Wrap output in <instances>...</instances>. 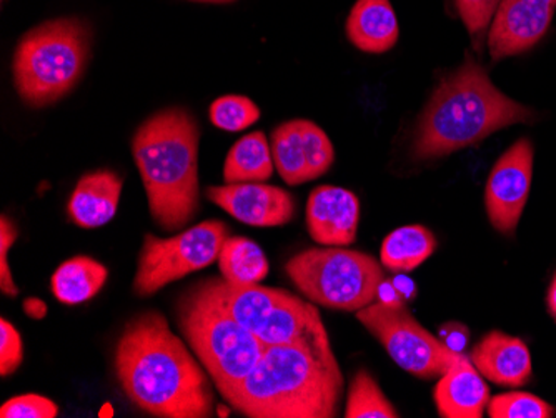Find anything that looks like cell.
<instances>
[{
	"mask_svg": "<svg viewBox=\"0 0 556 418\" xmlns=\"http://www.w3.org/2000/svg\"><path fill=\"white\" fill-rule=\"evenodd\" d=\"M483 379L502 387H523L532 377V354L527 343L508 333H486L470 354Z\"/></svg>",
	"mask_w": 556,
	"mask_h": 418,
	"instance_id": "obj_16",
	"label": "cell"
},
{
	"mask_svg": "<svg viewBox=\"0 0 556 418\" xmlns=\"http://www.w3.org/2000/svg\"><path fill=\"white\" fill-rule=\"evenodd\" d=\"M58 415V405L36 393L11 398L0 407L2 418H55Z\"/></svg>",
	"mask_w": 556,
	"mask_h": 418,
	"instance_id": "obj_28",
	"label": "cell"
},
{
	"mask_svg": "<svg viewBox=\"0 0 556 418\" xmlns=\"http://www.w3.org/2000/svg\"><path fill=\"white\" fill-rule=\"evenodd\" d=\"M109 270L93 258L79 255L59 265L50 287L62 304L77 305L96 297L108 282Z\"/></svg>",
	"mask_w": 556,
	"mask_h": 418,
	"instance_id": "obj_20",
	"label": "cell"
},
{
	"mask_svg": "<svg viewBox=\"0 0 556 418\" xmlns=\"http://www.w3.org/2000/svg\"><path fill=\"white\" fill-rule=\"evenodd\" d=\"M361 202L343 187L320 186L307 202L308 233L325 248H346L357 239Z\"/></svg>",
	"mask_w": 556,
	"mask_h": 418,
	"instance_id": "obj_15",
	"label": "cell"
},
{
	"mask_svg": "<svg viewBox=\"0 0 556 418\" xmlns=\"http://www.w3.org/2000/svg\"><path fill=\"white\" fill-rule=\"evenodd\" d=\"M205 195L247 226H286L295 217V199L292 193L280 187L265 186L264 182L208 187Z\"/></svg>",
	"mask_w": 556,
	"mask_h": 418,
	"instance_id": "obj_14",
	"label": "cell"
},
{
	"mask_svg": "<svg viewBox=\"0 0 556 418\" xmlns=\"http://www.w3.org/2000/svg\"><path fill=\"white\" fill-rule=\"evenodd\" d=\"M532 180L533 143L520 139L496 161L486 180V215L503 236H511L520 224Z\"/></svg>",
	"mask_w": 556,
	"mask_h": 418,
	"instance_id": "obj_11",
	"label": "cell"
},
{
	"mask_svg": "<svg viewBox=\"0 0 556 418\" xmlns=\"http://www.w3.org/2000/svg\"><path fill=\"white\" fill-rule=\"evenodd\" d=\"M286 273L314 304L355 314L377 301L383 282L377 258L343 248L300 252L287 262Z\"/></svg>",
	"mask_w": 556,
	"mask_h": 418,
	"instance_id": "obj_7",
	"label": "cell"
},
{
	"mask_svg": "<svg viewBox=\"0 0 556 418\" xmlns=\"http://www.w3.org/2000/svg\"><path fill=\"white\" fill-rule=\"evenodd\" d=\"M536 114L493 86L471 55L437 87L415 127V161L445 157L515 124H532Z\"/></svg>",
	"mask_w": 556,
	"mask_h": 418,
	"instance_id": "obj_3",
	"label": "cell"
},
{
	"mask_svg": "<svg viewBox=\"0 0 556 418\" xmlns=\"http://www.w3.org/2000/svg\"><path fill=\"white\" fill-rule=\"evenodd\" d=\"M271 155L278 176L289 186L311 182L336 161L332 140L312 121H289L271 134Z\"/></svg>",
	"mask_w": 556,
	"mask_h": 418,
	"instance_id": "obj_12",
	"label": "cell"
},
{
	"mask_svg": "<svg viewBox=\"0 0 556 418\" xmlns=\"http://www.w3.org/2000/svg\"><path fill=\"white\" fill-rule=\"evenodd\" d=\"M199 139L195 118L180 107L147 118L132 139L150 214L168 232L186 227L199 211Z\"/></svg>",
	"mask_w": 556,
	"mask_h": 418,
	"instance_id": "obj_4",
	"label": "cell"
},
{
	"mask_svg": "<svg viewBox=\"0 0 556 418\" xmlns=\"http://www.w3.org/2000/svg\"><path fill=\"white\" fill-rule=\"evenodd\" d=\"M200 287L267 347L295 342L321 322L317 307L287 290L236 286L224 279L205 280Z\"/></svg>",
	"mask_w": 556,
	"mask_h": 418,
	"instance_id": "obj_8",
	"label": "cell"
},
{
	"mask_svg": "<svg viewBox=\"0 0 556 418\" xmlns=\"http://www.w3.org/2000/svg\"><path fill=\"white\" fill-rule=\"evenodd\" d=\"M346 418H395L396 408L390 404L370 373L361 370L350 383L346 397Z\"/></svg>",
	"mask_w": 556,
	"mask_h": 418,
	"instance_id": "obj_24",
	"label": "cell"
},
{
	"mask_svg": "<svg viewBox=\"0 0 556 418\" xmlns=\"http://www.w3.org/2000/svg\"><path fill=\"white\" fill-rule=\"evenodd\" d=\"M90 30L80 18H55L25 34L15 49L12 74L25 104L46 107L67 96L86 71Z\"/></svg>",
	"mask_w": 556,
	"mask_h": 418,
	"instance_id": "obj_5",
	"label": "cell"
},
{
	"mask_svg": "<svg viewBox=\"0 0 556 418\" xmlns=\"http://www.w3.org/2000/svg\"><path fill=\"white\" fill-rule=\"evenodd\" d=\"M227 239L229 227L220 220H205L170 239L147 233L134 279V292L140 297H150L168 283L208 267L218 261Z\"/></svg>",
	"mask_w": 556,
	"mask_h": 418,
	"instance_id": "obj_10",
	"label": "cell"
},
{
	"mask_svg": "<svg viewBox=\"0 0 556 418\" xmlns=\"http://www.w3.org/2000/svg\"><path fill=\"white\" fill-rule=\"evenodd\" d=\"M490 418H552L555 408L533 393L508 392L490 398Z\"/></svg>",
	"mask_w": 556,
	"mask_h": 418,
	"instance_id": "obj_26",
	"label": "cell"
},
{
	"mask_svg": "<svg viewBox=\"0 0 556 418\" xmlns=\"http://www.w3.org/2000/svg\"><path fill=\"white\" fill-rule=\"evenodd\" d=\"M343 376L324 322L295 342L265 349L254 370L224 401L250 418H333Z\"/></svg>",
	"mask_w": 556,
	"mask_h": 418,
	"instance_id": "obj_2",
	"label": "cell"
},
{
	"mask_svg": "<svg viewBox=\"0 0 556 418\" xmlns=\"http://www.w3.org/2000/svg\"><path fill=\"white\" fill-rule=\"evenodd\" d=\"M17 240V229L14 224L9 220L5 215L0 218V255H2V265H0V290L9 295V297H17L18 289L15 286L14 279H12L11 268L8 265V252L9 248L14 245Z\"/></svg>",
	"mask_w": 556,
	"mask_h": 418,
	"instance_id": "obj_30",
	"label": "cell"
},
{
	"mask_svg": "<svg viewBox=\"0 0 556 418\" xmlns=\"http://www.w3.org/2000/svg\"><path fill=\"white\" fill-rule=\"evenodd\" d=\"M346 37L367 54L389 52L399 40V18L390 0H357L345 24Z\"/></svg>",
	"mask_w": 556,
	"mask_h": 418,
	"instance_id": "obj_19",
	"label": "cell"
},
{
	"mask_svg": "<svg viewBox=\"0 0 556 418\" xmlns=\"http://www.w3.org/2000/svg\"><path fill=\"white\" fill-rule=\"evenodd\" d=\"M192 2H202V4H230L236 0H192Z\"/></svg>",
	"mask_w": 556,
	"mask_h": 418,
	"instance_id": "obj_34",
	"label": "cell"
},
{
	"mask_svg": "<svg viewBox=\"0 0 556 418\" xmlns=\"http://www.w3.org/2000/svg\"><path fill=\"white\" fill-rule=\"evenodd\" d=\"M433 398L440 417L482 418L489 407L490 389L482 373L464 355L440 377Z\"/></svg>",
	"mask_w": 556,
	"mask_h": 418,
	"instance_id": "obj_17",
	"label": "cell"
},
{
	"mask_svg": "<svg viewBox=\"0 0 556 418\" xmlns=\"http://www.w3.org/2000/svg\"><path fill=\"white\" fill-rule=\"evenodd\" d=\"M435 249V236L427 227H400L383 240L380 261L392 273L407 274L428 261Z\"/></svg>",
	"mask_w": 556,
	"mask_h": 418,
	"instance_id": "obj_22",
	"label": "cell"
},
{
	"mask_svg": "<svg viewBox=\"0 0 556 418\" xmlns=\"http://www.w3.org/2000/svg\"><path fill=\"white\" fill-rule=\"evenodd\" d=\"M122 177L112 170L89 172L75 186L68 201L72 220L83 229H97L117 214Z\"/></svg>",
	"mask_w": 556,
	"mask_h": 418,
	"instance_id": "obj_18",
	"label": "cell"
},
{
	"mask_svg": "<svg viewBox=\"0 0 556 418\" xmlns=\"http://www.w3.org/2000/svg\"><path fill=\"white\" fill-rule=\"evenodd\" d=\"M556 0H502L489 34L493 62L530 51L548 33Z\"/></svg>",
	"mask_w": 556,
	"mask_h": 418,
	"instance_id": "obj_13",
	"label": "cell"
},
{
	"mask_svg": "<svg viewBox=\"0 0 556 418\" xmlns=\"http://www.w3.org/2000/svg\"><path fill=\"white\" fill-rule=\"evenodd\" d=\"M24 362L21 333L5 318L0 320V376L8 377Z\"/></svg>",
	"mask_w": 556,
	"mask_h": 418,
	"instance_id": "obj_29",
	"label": "cell"
},
{
	"mask_svg": "<svg viewBox=\"0 0 556 418\" xmlns=\"http://www.w3.org/2000/svg\"><path fill=\"white\" fill-rule=\"evenodd\" d=\"M208 117L217 129L240 132L254 126L261 118V109L245 96H224L208 109Z\"/></svg>",
	"mask_w": 556,
	"mask_h": 418,
	"instance_id": "obj_25",
	"label": "cell"
},
{
	"mask_svg": "<svg viewBox=\"0 0 556 418\" xmlns=\"http://www.w3.org/2000/svg\"><path fill=\"white\" fill-rule=\"evenodd\" d=\"M546 304H548L549 314H552V317L556 320V276L553 277L552 286H549Z\"/></svg>",
	"mask_w": 556,
	"mask_h": 418,
	"instance_id": "obj_33",
	"label": "cell"
},
{
	"mask_svg": "<svg viewBox=\"0 0 556 418\" xmlns=\"http://www.w3.org/2000/svg\"><path fill=\"white\" fill-rule=\"evenodd\" d=\"M115 372L125 395L159 418H211L214 390L167 318L150 311L125 326L115 347Z\"/></svg>",
	"mask_w": 556,
	"mask_h": 418,
	"instance_id": "obj_1",
	"label": "cell"
},
{
	"mask_svg": "<svg viewBox=\"0 0 556 418\" xmlns=\"http://www.w3.org/2000/svg\"><path fill=\"white\" fill-rule=\"evenodd\" d=\"M22 307H24L25 314L29 315V317H33V318L46 317L47 305L43 304L42 301H39V299H36V297L27 299V301H24V304H22Z\"/></svg>",
	"mask_w": 556,
	"mask_h": 418,
	"instance_id": "obj_31",
	"label": "cell"
},
{
	"mask_svg": "<svg viewBox=\"0 0 556 418\" xmlns=\"http://www.w3.org/2000/svg\"><path fill=\"white\" fill-rule=\"evenodd\" d=\"M393 286L402 293V297H414L415 287L412 280L405 279V277H399V279L393 280Z\"/></svg>",
	"mask_w": 556,
	"mask_h": 418,
	"instance_id": "obj_32",
	"label": "cell"
},
{
	"mask_svg": "<svg viewBox=\"0 0 556 418\" xmlns=\"http://www.w3.org/2000/svg\"><path fill=\"white\" fill-rule=\"evenodd\" d=\"M179 327L220 395L239 385L267 349L200 286L180 301Z\"/></svg>",
	"mask_w": 556,
	"mask_h": 418,
	"instance_id": "obj_6",
	"label": "cell"
},
{
	"mask_svg": "<svg viewBox=\"0 0 556 418\" xmlns=\"http://www.w3.org/2000/svg\"><path fill=\"white\" fill-rule=\"evenodd\" d=\"M502 0H455L458 14L473 39L477 51H482V39L490 22L495 17Z\"/></svg>",
	"mask_w": 556,
	"mask_h": 418,
	"instance_id": "obj_27",
	"label": "cell"
},
{
	"mask_svg": "<svg viewBox=\"0 0 556 418\" xmlns=\"http://www.w3.org/2000/svg\"><path fill=\"white\" fill-rule=\"evenodd\" d=\"M274 155L264 132L237 140L225 159V183L267 182L274 174Z\"/></svg>",
	"mask_w": 556,
	"mask_h": 418,
	"instance_id": "obj_21",
	"label": "cell"
},
{
	"mask_svg": "<svg viewBox=\"0 0 556 418\" xmlns=\"http://www.w3.org/2000/svg\"><path fill=\"white\" fill-rule=\"evenodd\" d=\"M357 318L393 362L417 379H440L464 357L425 330L403 304L374 302L358 311Z\"/></svg>",
	"mask_w": 556,
	"mask_h": 418,
	"instance_id": "obj_9",
	"label": "cell"
},
{
	"mask_svg": "<svg viewBox=\"0 0 556 418\" xmlns=\"http://www.w3.org/2000/svg\"><path fill=\"white\" fill-rule=\"evenodd\" d=\"M218 268L227 282L236 286H255L268 274L265 252L247 237H229L222 245Z\"/></svg>",
	"mask_w": 556,
	"mask_h": 418,
	"instance_id": "obj_23",
	"label": "cell"
}]
</instances>
